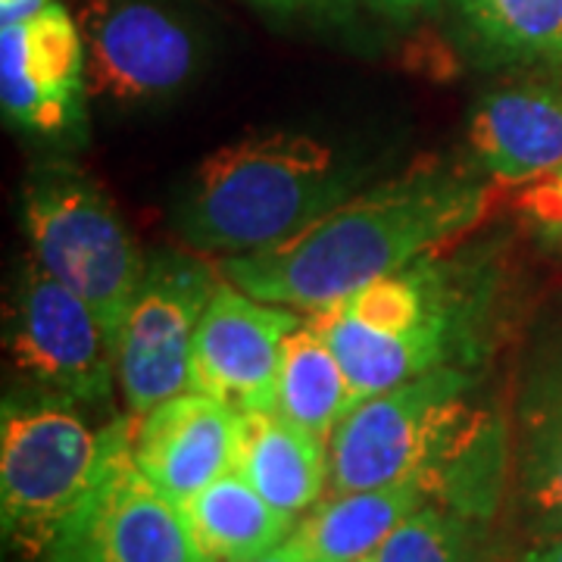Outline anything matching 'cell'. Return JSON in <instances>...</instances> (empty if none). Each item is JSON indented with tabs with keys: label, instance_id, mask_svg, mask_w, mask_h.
I'll return each instance as SVG.
<instances>
[{
	"label": "cell",
	"instance_id": "1",
	"mask_svg": "<svg viewBox=\"0 0 562 562\" xmlns=\"http://www.w3.org/2000/svg\"><path fill=\"white\" fill-rule=\"evenodd\" d=\"M487 201V184L462 169H409L350 194L288 241L222 257L216 272L257 301L316 313L460 238Z\"/></svg>",
	"mask_w": 562,
	"mask_h": 562
},
{
	"label": "cell",
	"instance_id": "2",
	"mask_svg": "<svg viewBox=\"0 0 562 562\" xmlns=\"http://www.w3.org/2000/svg\"><path fill=\"white\" fill-rule=\"evenodd\" d=\"M465 366H441L357 403L328 438L331 494L428 475L443 503L482 516L501 491L503 438L472 406Z\"/></svg>",
	"mask_w": 562,
	"mask_h": 562
},
{
	"label": "cell",
	"instance_id": "3",
	"mask_svg": "<svg viewBox=\"0 0 562 562\" xmlns=\"http://www.w3.org/2000/svg\"><path fill=\"white\" fill-rule=\"evenodd\" d=\"M362 403L441 366H472L487 328V279L422 257L310 313Z\"/></svg>",
	"mask_w": 562,
	"mask_h": 562
},
{
	"label": "cell",
	"instance_id": "4",
	"mask_svg": "<svg viewBox=\"0 0 562 562\" xmlns=\"http://www.w3.org/2000/svg\"><path fill=\"white\" fill-rule=\"evenodd\" d=\"M360 184V166L313 135H247L191 172L172 222L194 250L241 257L288 241Z\"/></svg>",
	"mask_w": 562,
	"mask_h": 562
},
{
	"label": "cell",
	"instance_id": "5",
	"mask_svg": "<svg viewBox=\"0 0 562 562\" xmlns=\"http://www.w3.org/2000/svg\"><path fill=\"white\" fill-rule=\"evenodd\" d=\"M76 406L47 391L3 401L0 519L20 560H44L101 475L116 422L98 431Z\"/></svg>",
	"mask_w": 562,
	"mask_h": 562
},
{
	"label": "cell",
	"instance_id": "6",
	"mask_svg": "<svg viewBox=\"0 0 562 562\" xmlns=\"http://www.w3.org/2000/svg\"><path fill=\"white\" fill-rule=\"evenodd\" d=\"M22 222L41 269L116 335L147 260L101 184L69 162H44L22 188Z\"/></svg>",
	"mask_w": 562,
	"mask_h": 562
},
{
	"label": "cell",
	"instance_id": "7",
	"mask_svg": "<svg viewBox=\"0 0 562 562\" xmlns=\"http://www.w3.org/2000/svg\"><path fill=\"white\" fill-rule=\"evenodd\" d=\"M220 284L198 257L157 250L116 331V384L132 416L191 391V357L203 310Z\"/></svg>",
	"mask_w": 562,
	"mask_h": 562
},
{
	"label": "cell",
	"instance_id": "8",
	"mask_svg": "<svg viewBox=\"0 0 562 562\" xmlns=\"http://www.w3.org/2000/svg\"><path fill=\"white\" fill-rule=\"evenodd\" d=\"M132 425L116 419L98 482L41 562H210L179 503L138 469Z\"/></svg>",
	"mask_w": 562,
	"mask_h": 562
},
{
	"label": "cell",
	"instance_id": "9",
	"mask_svg": "<svg viewBox=\"0 0 562 562\" xmlns=\"http://www.w3.org/2000/svg\"><path fill=\"white\" fill-rule=\"evenodd\" d=\"M7 353L35 391L101 403L116 382V335L76 291L22 262L7 306Z\"/></svg>",
	"mask_w": 562,
	"mask_h": 562
},
{
	"label": "cell",
	"instance_id": "10",
	"mask_svg": "<svg viewBox=\"0 0 562 562\" xmlns=\"http://www.w3.org/2000/svg\"><path fill=\"white\" fill-rule=\"evenodd\" d=\"M85 79L122 106L160 103L194 79L201 35L166 0H85Z\"/></svg>",
	"mask_w": 562,
	"mask_h": 562
},
{
	"label": "cell",
	"instance_id": "11",
	"mask_svg": "<svg viewBox=\"0 0 562 562\" xmlns=\"http://www.w3.org/2000/svg\"><path fill=\"white\" fill-rule=\"evenodd\" d=\"M301 316L222 281L203 310L191 357V391L238 413L276 409L281 350Z\"/></svg>",
	"mask_w": 562,
	"mask_h": 562
},
{
	"label": "cell",
	"instance_id": "12",
	"mask_svg": "<svg viewBox=\"0 0 562 562\" xmlns=\"http://www.w3.org/2000/svg\"><path fill=\"white\" fill-rule=\"evenodd\" d=\"M85 41L79 22L54 0L38 16L0 32V98L10 120L41 135H66L81 122Z\"/></svg>",
	"mask_w": 562,
	"mask_h": 562
},
{
	"label": "cell",
	"instance_id": "13",
	"mask_svg": "<svg viewBox=\"0 0 562 562\" xmlns=\"http://www.w3.org/2000/svg\"><path fill=\"white\" fill-rule=\"evenodd\" d=\"M132 453L147 482L184 503L235 469L241 413L203 391H184L135 416Z\"/></svg>",
	"mask_w": 562,
	"mask_h": 562
},
{
	"label": "cell",
	"instance_id": "14",
	"mask_svg": "<svg viewBox=\"0 0 562 562\" xmlns=\"http://www.w3.org/2000/svg\"><path fill=\"white\" fill-rule=\"evenodd\" d=\"M469 147L497 181L562 169V85L519 81L487 91L469 120Z\"/></svg>",
	"mask_w": 562,
	"mask_h": 562
},
{
	"label": "cell",
	"instance_id": "15",
	"mask_svg": "<svg viewBox=\"0 0 562 562\" xmlns=\"http://www.w3.org/2000/svg\"><path fill=\"white\" fill-rule=\"evenodd\" d=\"M428 503H443L441 484L428 475L328 494L297 522L291 543L306 562H362Z\"/></svg>",
	"mask_w": 562,
	"mask_h": 562
},
{
	"label": "cell",
	"instance_id": "16",
	"mask_svg": "<svg viewBox=\"0 0 562 562\" xmlns=\"http://www.w3.org/2000/svg\"><path fill=\"white\" fill-rule=\"evenodd\" d=\"M235 472L276 509L301 522L331 484L328 441L281 416L279 409L241 413Z\"/></svg>",
	"mask_w": 562,
	"mask_h": 562
},
{
	"label": "cell",
	"instance_id": "17",
	"mask_svg": "<svg viewBox=\"0 0 562 562\" xmlns=\"http://www.w3.org/2000/svg\"><path fill=\"white\" fill-rule=\"evenodd\" d=\"M516 482L541 535H562V344L538 353L516 401Z\"/></svg>",
	"mask_w": 562,
	"mask_h": 562
},
{
	"label": "cell",
	"instance_id": "18",
	"mask_svg": "<svg viewBox=\"0 0 562 562\" xmlns=\"http://www.w3.org/2000/svg\"><path fill=\"white\" fill-rule=\"evenodd\" d=\"M188 528L210 562H244L288 541L297 519L284 516L235 469L179 503Z\"/></svg>",
	"mask_w": 562,
	"mask_h": 562
},
{
	"label": "cell",
	"instance_id": "19",
	"mask_svg": "<svg viewBox=\"0 0 562 562\" xmlns=\"http://www.w3.org/2000/svg\"><path fill=\"white\" fill-rule=\"evenodd\" d=\"M357 406L353 387L338 353L322 338L313 319H303L281 350L276 409L306 431L331 438L338 422Z\"/></svg>",
	"mask_w": 562,
	"mask_h": 562
},
{
	"label": "cell",
	"instance_id": "20",
	"mask_svg": "<svg viewBox=\"0 0 562 562\" xmlns=\"http://www.w3.org/2000/svg\"><path fill=\"white\" fill-rule=\"evenodd\" d=\"M491 60L562 69V0H453Z\"/></svg>",
	"mask_w": 562,
	"mask_h": 562
},
{
	"label": "cell",
	"instance_id": "21",
	"mask_svg": "<svg viewBox=\"0 0 562 562\" xmlns=\"http://www.w3.org/2000/svg\"><path fill=\"white\" fill-rule=\"evenodd\" d=\"M482 522L457 506L428 503L362 562H487Z\"/></svg>",
	"mask_w": 562,
	"mask_h": 562
},
{
	"label": "cell",
	"instance_id": "22",
	"mask_svg": "<svg viewBox=\"0 0 562 562\" xmlns=\"http://www.w3.org/2000/svg\"><path fill=\"white\" fill-rule=\"evenodd\" d=\"M516 213L538 241L562 250V169L528 181L516 198Z\"/></svg>",
	"mask_w": 562,
	"mask_h": 562
},
{
	"label": "cell",
	"instance_id": "23",
	"mask_svg": "<svg viewBox=\"0 0 562 562\" xmlns=\"http://www.w3.org/2000/svg\"><path fill=\"white\" fill-rule=\"evenodd\" d=\"M254 10L279 22H344L353 0H247Z\"/></svg>",
	"mask_w": 562,
	"mask_h": 562
},
{
	"label": "cell",
	"instance_id": "24",
	"mask_svg": "<svg viewBox=\"0 0 562 562\" xmlns=\"http://www.w3.org/2000/svg\"><path fill=\"white\" fill-rule=\"evenodd\" d=\"M513 562H562V535H541Z\"/></svg>",
	"mask_w": 562,
	"mask_h": 562
},
{
	"label": "cell",
	"instance_id": "25",
	"mask_svg": "<svg viewBox=\"0 0 562 562\" xmlns=\"http://www.w3.org/2000/svg\"><path fill=\"white\" fill-rule=\"evenodd\" d=\"M244 562H306L301 557V550L291 543V538L276 547V550H269V553H262V557H254V560H244Z\"/></svg>",
	"mask_w": 562,
	"mask_h": 562
},
{
	"label": "cell",
	"instance_id": "26",
	"mask_svg": "<svg viewBox=\"0 0 562 562\" xmlns=\"http://www.w3.org/2000/svg\"><path fill=\"white\" fill-rule=\"evenodd\" d=\"M372 7H379L382 13H391V16H406V13H413V10H419L425 7L428 0H369Z\"/></svg>",
	"mask_w": 562,
	"mask_h": 562
}]
</instances>
